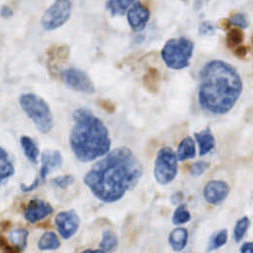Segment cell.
<instances>
[{
    "label": "cell",
    "instance_id": "obj_1",
    "mask_svg": "<svg viewBox=\"0 0 253 253\" xmlns=\"http://www.w3.org/2000/svg\"><path fill=\"white\" fill-rule=\"evenodd\" d=\"M142 167L130 149L116 148L98 161L85 175L84 182L99 200L112 203L133 189Z\"/></svg>",
    "mask_w": 253,
    "mask_h": 253
},
{
    "label": "cell",
    "instance_id": "obj_2",
    "mask_svg": "<svg viewBox=\"0 0 253 253\" xmlns=\"http://www.w3.org/2000/svg\"><path fill=\"white\" fill-rule=\"evenodd\" d=\"M241 92L240 76L228 63L211 60L203 67L199 101L204 109L213 114H224L235 105Z\"/></svg>",
    "mask_w": 253,
    "mask_h": 253
},
{
    "label": "cell",
    "instance_id": "obj_3",
    "mask_svg": "<svg viewBox=\"0 0 253 253\" xmlns=\"http://www.w3.org/2000/svg\"><path fill=\"white\" fill-rule=\"evenodd\" d=\"M73 119L69 141L75 156L85 162L105 155L110 150L111 140L104 124L87 109H78Z\"/></svg>",
    "mask_w": 253,
    "mask_h": 253
},
{
    "label": "cell",
    "instance_id": "obj_4",
    "mask_svg": "<svg viewBox=\"0 0 253 253\" xmlns=\"http://www.w3.org/2000/svg\"><path fill=\"white\" fill-rule=\"evenodd\" d=\"M20 105L41 132L45 133L51 129L53 126L52 115L43 99L31 93L23 94L20 97Z\"/></svg>",
    "mask_w": 253,
    "mask_h": 253
},
{
    "label": "cell",
    "instance_id": "obj_5",
    "mask_svg": "<svg viewBox=\"0 0 253 253\" xmlns=\"http://www.w3.org/2000/svg\"><path fill=\"white\" fill-rule=\"evenodd\" d=\"M194 50V43L185 38L169 40L163 49L162 58L166 65L173 69H182L189 65Z\"/></svg>",
    "mask_w": 253,
    "mask_h": 253
},
{
    "label": "cell",
    "instance_id": "obj_6",
    "mask_svg": "<svg viewBox=\"0 0 253 253\" xmlns=\"http://www.w3.org/2000/svg\"><path fill=\"white\" fill-rule=\"evenodd\" d=\"M177 174V158L172 148L165 146L159 149L155 159L154 176L158 183L167 184Z\"/></svg>",
    "mask_w": 253,
    "mask_h": 253
},
{
    "label": "cell",
    "instance_id": "obj_7",
    "mask_svg": "<svg viewBox=\"0 0 253 253\" xmlns=\"http://www.w3.org/2000/svg\"><path fill=\"white\" fill-rule=\"evenodd\" d=\"M71 3L69 0H56L43 14L42 26L45 31L54 30L62 26L70 16Z\"/></svg>",
    "mask_w": 253,
    "mask_h": 253
},
{
    "label": "cell",
    "instance_id": "obj_8",
    "mask_svg": "<svg viewBox=\"0 0 253 253\" xmlns=\"http://www.w3.org/2000/svg\"><path fill=\"white\" fill-rule=\"evenodd\" d=\"M62 77L64 83L73 90L88 94L95 92L92 81L82 70L76 68H67L63 71Z\"/></svg>",
    "mask_w": 253,
    "mask_h": 253
},
{
    "label": "cell",
    "instance_id": "obj_9",
    "mask_svg": "<svg viewBox=\"0 0 253 253\" xmlns=\"http://www.w3.org/2000/svg\"><path fill=\"white\" fill-rule=\"evenodd\" d=\"M55 224L60 235L68 239L75 234L79 227V217L74 210L59 212L55 217Z\"/></svg>",
    "mask_w": 253,
    "mask_h": 253
},
{
    "label": "cell",
    "instance_id": "obj_10",
    "mask_svg": "<svg viewBox=\"0 0 253 253\" xmlns=\"http://www.w3.org/2000/svg\"><path fill=\"white\" fill-rule=\"evenodd\" d=\"M229 193V187L224 181L212 180L207 183L204 188V197L207 202L218 205L225 200Z\"/></svg>",
    "mask_w": 253,
    "mask_h": 253
},
{
    "label": "cell",
    "instance_id": "obj_11",
    "mask_svg": "<svg viewBox=\"0 0 253 253\" xmlns=\"http://www.w3.org/2000/svg\"><path fill=\"white\" fill-rule=\"evenodd\" d=\"M53 211L51 206L42 200H32L25 210V217L30 222L44 218Z\"/></svg>",
    "mask_w": 253,
    "mask_h": 253
},
{
    "label": "cell",
    "instance_id": "obj_12",
    "mask_svg": "<svg viewBox=\"0 0 253 253\" xmlns=\"http://www.w3.org/2000/svg\"><path fill=\"white\" fill-rule=\"evenodd\" d=\"M61 163H62V157L58 150H55V149L43 150L42 154L41 178L44 180L47 174L60 168Z\"/></svg>",
    "mask_w": 253,
    "mask_h": 253
},
{
    "label": "cell",
    "instance_id": "obj_13",
    "mask_svg": "<svg viewBox=\"0 0 253 253\" xmlns=\"http://www.w3.org/2000/svg\"><path fill=\"white\" fill-rule=\"evenodd\" d=\"M149 19V11L142 4L136 2L127 12V20L130 27L135 31L142 30Z\"/></svg>",
    "mask_w": 253,
    "mask_h": 253
},
{
    "label": "cell",
    "instance_id": "obj_14",
    "mask_svg": "<svg viewBox=\"0 0 253 253\" xmlns=\"http://www.w3.org/2000/svg\"><path fill=\"white\" fill-rule=\"evenodd\" d=\"M196 140L199 144L200 155H205L214 147V138L210 128H206L199 133H195Z\"/></svg>",
    "mask_w": 253,
    "mask_h": 253
},
{
    "label": "cell",
    "instance_id": "obj_15",
    "mask_svg": "<svg viewBox=\"0 0 253 253\" xmlns=\"http://www.w3.org/2000/svg\"><path fill=\"white\" fill-rule=\"evenodd\" d=\"M188 232L183 227L175 228L169 235V243L175 251H182L187 245Z\"/></svg>",
    "mask_w": 253,
    "mask_h": 253
},
{
    "label": "cell",
    "instance_id": "obj_16",
    "mask_svg": "<svg viewBox=\"0 0 253 253\" xmlns=\"http://www.w3.org/2000/svg\"><path fill=\"white\" fill-rule=\"evenodd\" d=\"M195 155H196L195 142L192 137L187 136L180 142L178 146V150H177L178 159L181 161H184L186 159L194 158Z\"/></svg>",
    "mask_w": 253,
    "mask_h": 253
},
{
    "label": "cell",
    "instance_id": "obj_17",
    "mask_svg": "<svg viewBox=\"0 0 253 253\" xmlns=\"http://www.w3.org/2000/svg\"><path fill=\"white\" fill-rule=\"evenodd\" d=\"M21 145L28 159L33 163H37L39 157V148L35 141L31 137L23 135L21 136Z\"/></svg>",
    "mask_w": 253,
    "mask_h": 253
},
{
    "label": "cell",
    "instance_id": "obj_18",
    "mask_svg": "<svg viewBox=\"0 0 253 253\" xmlns=\"http://www.w3.org/2000/svg\"><path fill=\"white\" fill-rule=\"evenodd\" d=\"M60 243L55 233L48 231L44 232L39 240L38 246L41 250H54L59 247Z\"/></svg>",
    "mask_w": 253,
    "mask_h": 253
},
{
    "label": "cell",
    "instance_id": "obj_19",
    "mask_svg": "<svg viewBox=\"0 0 253 253\" xmlns=\"http://www.w3.org/2000/svg\"><path fill=\"white\" fill-rule=\"evenodd\" d=\"M118 247V237L115 232L111 230H105L103 232L102 241L100 243V248L105 252H114Z\"/></svg>",
    "mask_w": 253,
    "mask_h": 253
},
{
    "label": "cell",
    "instance_id": "obj_20",
    "mask_svg": "<svg viewBox=\"0 0 253 253\" xmlns=\"http://www.w3.org/2000/svg\"><path fill=\"white\" fill-rule=\"evenodd\" d=\"M135 0H109L107 3V8L110 10L112 15H124Z\"/></svg>",
    "mask_w": 253,
    "mask_h": 253
},
{
    "label": "cell",
    "instance_id": "obj_21",
    "mask_svg": "<svg viewBox=\"0 0 253 253\" xmlns=\"http://www.w3.org/2000/svg\"><path fill=\"white\" fill-rule=\"evenodd\" d=\"M0 164H1V179H7L9 177H11L14 172V166L9 158L8 153L5 151L4 148H2L1 150V158H0Z\"/></svg>",
    "mask_w": 253,
    "mask_h": 253
},
{
    "label": "cell",
    "instance_id": "obj_22",
    "mask_svg": "<svg viewBox=\"0 0 253 253\" xmlns=\"http://www.w3.org/2000/svg\"><path fill=\"white\" fill-rule=\"evenodd\" d=\"M27 237L28 231L26 229H16L11 231V233L9 234V239L11 243L18 246L22 251L26 248Z\"/></svg>",
    "mask_w": 253,
    "mask_h": 253
},
{
    "label": "cell",
    "instance_id": "obj_23",
    "mask_svg": "<svg viewBox=\"0 0 253 253\" xmlns=\"http://www.w3.org/2000/svg\"><path fill=\"white\" fill-rule=\"evenodd\" d=\"M226 241H227V231L225 229L219 230L211 237L208 245V250L212 251V250L218 249L219 247L223 246L226 243Z\"/></svg>",
    "mask_w": 253,
    "mask_h": 253
},
{
    "label": "cell",
    "instance_id": "obj_24",
    "mask_svg": "<svg viewBox=\"0 0 253 253\" xmlns=\"http://www.w3.org/2000/svg\"><path fill=\"white\" fill-rule=\"evenodd\" d=\"M158 71L155 68H150L144 76V85L152 93H155L158 90Z\"/></svg>",
    "mask_w": 253,
    "mask_h": 253
},
{
    "label": "cell",
    "instance_id": "obj_25",
    "mask_svg": "<svg viewBox=\"0 0 253 253\" xmlns=\"http://www.w3.org/2000/svg\"><path fill=\"white\" fill-rule=\"evenodd\" d=\"M243 41V33L241 30L235 28L230 30L226 35V45L229 48H235Z\"/></svg>",
    "mask_w": 253,
    "mask_h": 253
},
{
    "label": "cell",
    "instance_id": "obj_26",
    "mask_svg": "<svg viewBox=\"0 0 253 253\" xmlns=\"http://www.w3.org/2000/svg\"><path fill=\"white\" fill-rule=\"evenodd\" d=\"M190 218H191V214H190L189 211L187 210L186 206L181 205L175 210V211L173 213L172 220L175 224H183V223L188 222L190 220Z\"/></svg>",
    "mask_w": 253,
    "mask_h": 253
},
{
    "label": "cell",
    "instance_id": "obj_27",
    "mask_svg": "<svg viewBox=\"0 0 253 253\" xmlns=\"http://www.w3.org/2000/svg\"><path fill=\"white\" fill-rule=\"evenodd\" d=\"M248 225H249V218L247 216L241 217L236 222V225L234 227V239L236 242H239L243 238L245 232L247 231Z\"/></svg>",
    "mask_w": 253,
    "mask_h": 253
},
{
    "label": "cell",
    "instance_id": "obj_28",
    "mask_svg": "<svg viewBox=\"0 0 253 253\" xmlns=\"http://www.w3.org/2000/svg\"><path fill=\"white\" fill-rule=\"evenodd\" d=\"M74 181L73 176L71 175H64V176H57L52 180V184L58 188H66Z\"/></svg>",
    "mask_w": 253,
    "mask_h": 253
},
{
    "label": "cell",
    "instance_id": "obj_29",
    "mask_svg": "<svg viewBox=\"0 0 253 253\" xmlns=\"http://www.w3.org/2000/svg\"><path fill=\"white\" fill-rule=\"evenodd\" d=\"M0 247H1V252L2 253H21V249L16 246V245H11L6 241V238L4 236H1V241H0Z\"/></svg>",
    "mask_w": 253,
    "mask_h": 253
},
{
    "label": "cell",
    "instance_id": "obj_30",
    "mask_svg": "<svg viewBox=\"0 0 253 253\" xmlns=\"http://www.w3.org/2000/svg\"><path fill=\"white\" fill-rule=\"evenodd\" d=\"M207 168H208V164L205 161H198L192 165L190 172L194 176H199V175H202Z\"/></svg>",
    "mask_w": 253,
    "mask_h": 253
},
{
    "label": "cell",
    "instance_id": "obj_31",
    "mask_svg": "<svg viewBox=\"0 0 253 253\" xmlns=\"http://www.w3.org/2000/svg\"><path fill=\"white\" fill-rule=\"evenodd\" d=\"M230 23H231V25H235V26H238L243 29L247 28V26H248L246 17L243 14H235L234 16H232L230 18Z\"/></svg>",
    "mask_w": 253,
    "mask_h": 253
},
{
    "label": "cell",
    "instance_id": "obj_32",
    "mask_svg": "<svg viewBox=\"0 0 253 253\" xmlns=\"http://www.w3.org/2000/svg\"><path fill=\"white\" fill-rule=\"evenodd\" d=\"M214 26L210 22H204L200 26V34L201 35H211L214 33Z\"/></svg>",
    "mask_w": 253,
    "mask_h": 253
},
{
    "label": "cell",
    "instance_id": "obj_33",
    "mask_svg": "<svg viewBox=\"0 0 253 253\" xmlns=\"http://www.w3.org/2000/svg\"><path fill=\"white\" fill-rule=\"evenodd\" d=\"M98 104L100 105L101 108L106 110L108 113H113L115 111V105L109 100H100Z\"/></svg>",
    "mask_w": 253,
    "mask_h": 253
},
{
    "label": "cell",
    "instance_id": "obj_34",
    "mask_svg": "<svg viewBox=\"0 0 253 253\" xmlns=\"http://www.w3.org/2000/svg\"><path fill=\"white\" fill-rule=\"evenodd\" d=\"M240 253H253V242L244 243L240 247Z\"/></svg>",
    "mask_w": 253,
    "mask_h": 253
},
{
    "label": "cell",
    "instance_id": "obj_35",
    "mask_svg": "<svg viewBox=\"0 0 253 253\" xmlns=\"http://www.w3.org/2000/svg\"><path fill=\"white\" fill-rule=\"evenodd\" d=\"M234 53H235V55L238 56V57H244L245 54H246V47H245V46H242V45L237 46V47H235V49H234Z\"/></svg>",
    "mask_w": 253,
    "mask_h": 253
},
{
    "label": "cell",
    "instance_id": "obj_36",
    "mask_svg": "<svg viewBox=\"0 0 253 253\" xmlns=\"http://www.w3.org/2000/svg\"><path fill=\"white\" fill-rule=\"evenodd\" d=\"M1 15L3 18H10L12 15H13V12L12 10L9 8V7H6V6H2V9H1Z\"/></svg>",
    "mask_w": 253,
    "mask_h": 253
},
{
    "label": "cell",
    "instance_id": "obj_37",
    "mask_svg": "<svg viewBox=\"0 0 253 253\" xmlns=\"http://www.w3.org/2000/svg\"><path fill=\"white\" fill-rule=\"evenodd\" d=\"M37 186H38V179H36V180H35V182H34V184H33V185H31L30 187H26L24 184H22V185H21V188H22V190H23V191H25V192H29V191L34 190L35 188H37Z\"/></svg>",
    "mask_w": 253,
    "mask_h": 253
},
{
    "label": "cell",
    "instance_id": "obj_38",
    "mask_svg": "<svg viewBox=\"0 0 253 253\" xmlns=\"http://www.w3.org/2000/svg\"><path fill=\"white\" fill-rule=\"evenodd\" d=\"M231 23H230V20H226V19H223L220 21V27L223 29V30H228L229 27H230Z\"/></svg>",
    "mask_w": 253,
    "mask_h": 253
},
{
    "label": "cell",
    "instance_id": "obj_39",
    "mask_svg": "<svg viewBox=\"0 0 253 253\" xmlns=\"http://www.w3.org/2000/svg\"><path fill=\"white\" fill-rule=\"evenodd\" d=\"M81 253H106L104 250L100 249V250H92V249H86L84 251H82Z\"/></svg>",
    "mask_w": 253,
    "mask_h": 253
},
{
    "label": "cell",
    "instance_id": "obj_40",
    "mask_svg": "<svg viewBox=\"0 0 253 253\" xmlns=\"http://www.w3.org/2000/svg\"><path fill=\"white\" fill-rule=\"evenodd\" d=\"M182 195V193H177L172 197V203L173 204H177L181 199H178V197H180Z\"/></svg>",
    "mask_w": 253,
    "mask_h": 253
},
{
    "label": "cell",
    "instance_id": "obj_41",
    "mask_svg": "<svg viewBox=\"0 0 253 253\" xmlns=\"http://www.w3.org/2000/svg\"><path fill=\"white\" fill-rule=\"evenodd\" d=\"M252 41H253V38H252Z\"/></svg>",
    "mask_w": 253,
    "mask_h": 253
}]
</instances>
